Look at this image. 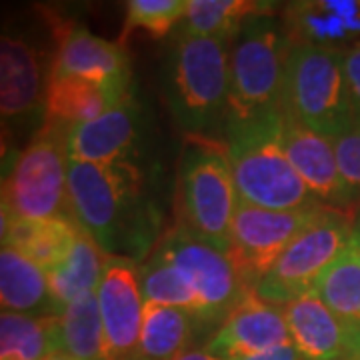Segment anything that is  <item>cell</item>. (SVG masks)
Wrapping results in <instances>:
<instances>
[{
    "label": "cell",
    "mask_w": 360,
    "mask_h": 360,
    "mask_svg": "<svg viewBox=\"0 0 360 360\" xmlns=\"http://www.w3.org/2000/svg\"><path fill=\"white\" fill-rule=\"evenodd\" d=\"M68 206L78 229L108 257L142 262L162 238V210L136 162L70 160Z\"/></svg>",
    "instance_id": "obj_1"
},
{
    "label": "cell",
    "mask_w": 360,
    "mask_h": 360,
    "mask_svg": "<svg viewBox=\"0 0 360 360\" xmlns=\"http://www.w3.org/2000/svg\"><path fill=\"white\" fill-rule=\"evenodd\" d=\"M232 40L176 34L162 68V92L180 129L217 136L229 112V58Z\"/></svg>",
    "instance_id": "obj_2"
},
{
    "label": "cell",
    "mask_w": 360,
    "mask_h": 360,
    "mask_svg": "<svg viewBox=\"0 0 360 360\" xmlns=\"http://www.w3.org/2000/svg\"><path fill=\"white\" fill-rule=\"evenodd\" d=\"M224 141L240 202L269 210L321 205L286 156L283 110L245 122H226Z\"/></svg>",
    "instance_id": "obj_3"
},
{
    "label": "cell",
    "mask_w": 360,
    "mask_h": 360,
    "mask_svg": "<svg viewBox=\"0 0 360 360\" xmlns=\"http://www.w3.org/2000/svg\"><path fill=\"white\" fill-rule=\"evenodd\" d=\"M240 198L224 139L191 134L179 160V226L194 238L229 252Z\"/></svg>",
    "instance_id": "obj_4"
},
{
    "label": "cell",
    "mask_w": 360,
    "mask_h": 360,
    "mask_svg": "<svg viewBox=\"0 0 360 360\" xmlns=\"http://www.w3.org/2000/svg\"><path fill=\"white\" fill-rule=\"evenodd\" d=\"M292 46L281 18L258 14L246 20L231 42L226 122H245L283 110Z\"/></svg>",
    "instance_id": "obj_5"
},
{
    "label": "cell",
    "mask_w": 360,
    "mask_h": 360,
    "mask_svg": "<svg viewBox=\"0 0 360 360\" xmlns=\"http://www.w3.org/2000/svg\"><path fill=\"white\" fill-rule=\"evenodd\" d=\"M68 132L44 122L0 176V196L16 220L72 219L68 206Z\"/></svg>",
    "instance_id": "obj_6"
},
{
    "label": "cell",
    "mask_w": 360,
    "mask_h": 360,
    "mask_svg": "<svg viewBox=\"0 0 360 360\" xmlns=\"http://www.w3.org/2000/svg\"><path fill=\"white\" fill-rule=\"evenodd\" d=\"M283 110L310 130L336 139L354 124L345 52L295 44L284 82Z\"/></svg>",
    "instance_id": "obj_7"
},
{
    "label": "cell",
    "mask_w": 360,
    "mask_h": 360,
    "mask_svg": "<svg viewBox=\"0 0 360 360\" xmlns=\"http://www.w3.org/2000/svg\"><path fill=\"white\" fill-rule=\"evenodd\" d=\"M352 240V217L328 208L322 219L296 236L274 266L260 278L255 295L269 304H290L319 283L324 270Z\"/></svg>",
    "instance_id": "obj_8"
},
{
    "label": "cell",
    "mask_w": 360,
    "mask_h": 360,
    "mask_svg": "<svg viewBox=\"0 0 360 360\" xmlns=\"http://www.w3.org/2000/svg\"><path fill=\"white\" fill-rule=\"evenodd\" d=\"M156 248L188 278L198 298V316L206 326L219 330L232 310L255 295L229 252L194 238L179 224L162 234Z\"/></svg>",
    "instance_id": "obj_9"
},
{
    "label": "cell",
    "mask_w": 360,
    "mask_h": 360,
    "mask_svg": "<svg viewBox=\"0 0 360 360\" xmlns=\"http://www.w3.org/2000/svg\"><path fill=\"white\" fill-rule=\"evenodd\" d=\"M328 208L322 205L296 210H269L240 202L232 220L229 255L243 278L257 288L284 250L312 226Z\"/></svg>",
    "instance_id": "obj_10"
},
{
    "label": "cell",
    "mask_w": 360,
    "mask_h": 360,
    "mask_svg": "<svg viewBox=\"0 0 360 360\" xmlns=\"http://www.w3.org/2000/svg\"><path fill=\"white\" fill-rule=\"evenodd\" d=\"M284 150L300 180L326 208L354 217L356 200L340 174L335 141L300 124L283 110Z\"/></svg>",
    "instance_id": "obj_11"
},
{
    "label": "cell",
    "mask_w": 360,
    "mask_h": 360,
    "mask_svg": "<svg viewBox=\"0 0 360 360\" xmlns=\"http://www.w3.org/2000/svg\"><path fill=\"white\" fill-rule=\"evenodd\" d=\"M52 63L34 42L0 32V120H20L44 112Z\"/></svg>",
    "instance_id": "obj_12"
},
{
    "label": "cell",
    "mask_w": 360,
    "mask_h": 360,
    "mask_svg": "<svg viewBox=\"0 0 360 360\" xmlns=\"http://www.w3.org/2000/svg\"><path fill=\"white\" fill-rule=\"evenodd\" d=\"M56 52L51 77H80L110 86L130 89V58L120 42H110L80 25L52 20Z\"/></svg>",
    "instance_id": "obj_13"
},
{
    "label": "cell",
    "mask_w": 360,
    "mask_h": 360,
    "mask_svg": "<svg viewBox=\"0 0 360 360\" xmlns=\"http://www.w3.org/2000/svg\"><path fill=\"white\" fill-rule=\"evenodd\" d=\"M106 348L110 360H127L141 336L142 300L139 262L129 258H108V266L96 288Z\"/></svg>",
    "instance_id": "obj_14"
},
{
    "label": "cell",
    "mask_w": 360,
    "mask_h": 360,
    "mask_svg": "<svg viewBox=\"0 0 360 360\" xmlns=\"http://www.w3.org/2000/svg\"><path fill=\"white\" fill-rule=\"evenodd\" d=\"M142 136V106L134 92L103 116L68 132L70 160L92 165L134 162Z\"/></svg>",
    "instance_id": "obj_15"
},
{
    "label": "cell",
    "mask_w": 360,
    "mask_h": 360,
    "mask_svg": "<svg viewBox=\"0 0 360 360\" xmlns=\"http://www.w3.org/2000/svg\"><path fill=\"white\" fill-rule=\"evenodd\" d=\"M283 345H290L284 310L252 295L232 310L219 330H214L205 350L214 359L232 360Z\"/></svg>",
    "instance_id": "obj_16"
},
{
    "label": "cell",
    "mask_w": 360,
    "mask_h": 360,
    "mask_svg": "<svg viewBox=\"0 0 360 360\" xmlns=\"http://www.w3.org/2000/svg\"><path fill=\"white\" fill-rule=\"evenodd\" d=\"M295 44H314L338 52L360 46V0H302L284 11Z\"/></svg>",
    "instance_id": "obj_17"
},
{
    "label": "cell",
    "mask_w": 360,
    "mask_h": 360,
    "mask_svg": "<svg viewBox=\"0 0 360 360\" xmlns=\"http://www.w3.org/2000/svg\"><path fill=\"white\" fill-rule=\"evenodd\" d=\"M292 347L302 360H347L350 324L336 316L312 290L284 307Z\"/></svg>",
    "instance_id": "obj_18"
},
{
    "label": "cell",
    "mask_w": 360,
    "mask_h": 360,
    "mask_svg": "<svg viewBox=\"0 0 360 360\" xmlns=\"http://www.w3.org/2000/svg\"><path fill=\"white\" fill-rule=\"evenodd\" d=\"M130 92L132 89L110 86L89 78L51 77L44 98V116L49 122L72 129L103 116L106 110L122 103Z\"/></svg>",
    "instance_id": "obj_19"
},
{
    "label": "cell",
    "mask_w": 360,
    "mask_h": 360,
    "mask_svg": "<svg viewBox=\"0 0 360 360\" xmlns=\"http://www.w3.org/2000/svg\"><path fill=\"white\" fill-rule=\"evenodd\" d=\"M205 328L193 310L144 304L141 336L127 360H179Z\"/></svg>",
    "instance_id": "obj_20"
},
{
    "label": "cell",
    "mask_w": 360,
    "mask_h": 360,
    "mask_svg": "<svg viewBox=\"0 0 360 360\" xmlns=\"http://www.w3.org/2000/svg\"><path fill=\"white\" fill-rule=\"evenodd\" d=\"M0 312L54 314L49 274L13 246L0 248Z\"/></svg>",
    "instance_id": "obj_21"
},
{
    "label": "cell",
    "mask_w": 360,
    "mask_h": 360,
    "mask_svg": "<svg viewBox=\"0 0 360 360\" xmlns=\"http://www.w3.org/2000/svg\"><path fill=\"white\" fill-rule=\"evenodd\" d=\"M108 255L80 231L65 260L49 272V290L54 312L68 307L78 298L94 295L108 266Z\"/></svg>",
    "instance_id": "obj_22"
},
{
    "label": "cell",
    "mask_w": 360,
    "mask_h": 360,
    "mask_svg": "<svg viewBox=\"0 0 360 360\" xmlns=\"http://www.w3.org/2000/svg\"><path fill=\"white\" fill-rule=\"evenodd\" d=\"M274 2L262 0H188L176 34L194 39L232 40L248 18L272 14Z\"/></svg>",
    "instance_id": "obj_23"
},
{
    "label": "cell",
    "mask_w": 360,
    "mask_h": 360,
    "mask_svg": "<svg viewBox=\"0 0 360 360\" xmlns=\"http://www.w3.org/2000/svg\"><path fill=\"white\" fill-rule=\"evenodd\" d=\"M58 350L75 360H110L96 292L78 298L56 312Z\"/></svg>",
    "instance_id": "obj_24"
},
{
    "label": "cell",
    "mask_w": 360,
    "mask_h": 360,
    "mask_svg": "<svg viewBox=\"0 0 360 360\" xmlns=\"http://www.w3.org/2000/svg\"><path fill=\"white\" fill-rule=\"evenodd\" d=\"M78 234L80 229L72 219L14 220L8 246L20 250L49 274L65 260Z\"/></svg>",
    "instance_id": "obj_25"
},
{
    "label": "cell",
    "mask_w": 360,
    "mask_h": 360,
    "mask_svg": "<svg viewBox=\"0 0 360 360\" xmlns=\"http://www.w3.org/2000/svg\"><path fill=\"white\" fill-rule=\"evenodd\" d=\"M56 324V312H0V360H44L58 352Z\"/></svg>",
    "instance_id": "obj_26"
},
{
    "label": "cell",
    "mask_w": 360,
    "mask_h": 360,
    "mask_svg": "<svg viewBox=\"0 0 360 360\" xmlns=\"http://www.w3.org/2000/svg\"><path fill=\"white\" fill-rule=\"evenodd\" d=\"M139 284L144 304L174 307L198 314V298L188 278L156 246L139 266Z\"/></svg>",
    "instance_id": "obj_27"
},
{
    "label": "cell",
    "mask_w": 360,
    "mask_h": 360,
    "mask_svg": "<svg viewBox=\"0 0 360 360\" xmlns=\"http://www.w3.org/2000/svg\"><path fill=\"white\" fill-rule=\"evenodd\" d=\"M312 292L347 322H360V258L352 245L324 270Z\"/></svg>",
    "instance_id": "obj_28"
},
{
    "label": "cell",
    "mask_w": 360,
    "mask_h": 360,
    "mask_svg": "<svg viewBox=\"0 0 360 360\" xmlns=\"http://www.w3.org/2000/svg\"><path fill=\"white\" fill-rule=\"evenodd\" d=\"M186 6L188 0H130L124 11L120 44L136 30L153 39H165L174 28L179 30Z\"/></svg>",
    "instance_id": "obj_29"
},
{
    "label": "cell",
    "mask_w": 360,
    "mask_h": 360,
    "mask_svg": "<svg viewBox=\"0 0 360 360\" xmlns=\"http://www.w3.org/2000/svg\"><path fill=\"white\" fill-rule=\"evenodd\" d=\"M340 174L347 182L348 191L360 206V122L352 124L345 134L333 139Z\"/></svg>",
    "instance_id": "obj_30"
},
{
    "label": "cell",
    "mask_w": 360,
    "mask_h": 360,
    "mask_svg": "<svg viewBox=\"0 0 360 360\" xmlns=\"http://www.w3.org/2000/svg\"><path fill=\"white\" fill-rule=\"evenodd\" d=\"M345 72H347L352 118L356 124V122H360V46L345 54Z\"/></svg>",
    "instance_id": "obj_31"
},
{
    "label": "cell",
    "mask_w": 360,
    "mask_h": 360,
    "mask_svg": "<svg viewBox=\"0 0 360 360\" xmlns=\"http://www.w3.org/2000/svg\"><path fill=\"white\" fill-rule=\"evenodd\" d=\"M13 141L14 136L11 127H8L4 120H0V176H2V172L8 168V165L13 162Z\"/></svg>",
    "instance_id": "obj_32"
},
{
    "label": "cell",
    "mask_w": 360,
    "mask_h": 360,
    "mask_svg": "<svg viewBox=\"0 0 360 360\" xmlns=\"http://www.w3.org/2000/svg\"><path fill=\"white\" fill-rule=\"evenodd\" d=\"M232 360H302V356L298 354V350L290 342V345H283V347L272 348V350H266V352H258V354H252V356H240V359Z\"/></svg>",
    "instance_id": "obj_33"
},
{
    "label": "cell",
    "mask_w": 360,
    "mask_h": 360,
    "mask_svg": "<svg viewBox=\"0 0 360 360\" xmlns=\"http://www.w3.org/2000/svg\"><path fill=\"white\" fill-rule=\"evenodd\" d=\"M14 220L16 219L13 217L11 208L6 206V202H4L2 196H0V248H2V246H8L11 234H13Z\"/></svg>",
    "instance_id": "obj_34"
},
{
    "label": "cell",
    "mask_w": 360,
    "mask_h": 360,
    "mask_svg": "<svg viewBox=\"0 0 360 360\" xmlns=\"http://www.w3.org/2000/svg\"><path fill=\"white\" fill-rule=\"evenodd\" d=\"M350 324V350L347 360H360V322H348Z\"/></svg>",
    "instance_id": "obj_35"
},
{
    "label": "cell",
    "mask_w": 360,
    "mask_h": 360,
    "mask_svg": "<svg viewBox=\"0 0 360 360\" xmlns=\"http://www.w3.org/2000/svg\"><path fill=\"white\" fill-rule=\"evenodd\" d=\"M179 360H219V359L210 356L205 348H193V350H188L184 356H180Z\"/></svg>",
    "instance_id": "obj_36"
},
{
    "label": "cell",
    "mask_w": 360,
    "mask_h": 360,
    "mask_svg": "<svg viewBox=\"0 0 360 360\" xmlns=\"http://www.w3.org/2000/svg\"><path fill=\"white\" fill-rule=\"evenodd\" d=\"M352 236L360 240V206L356 208L354 217H352Z\"/></svg>",
    "instance_id": "obj_37"
},
{
    "label": "cell",
    "mask_w": 360,
    "mask_h": 360,
    "mask_svg": "<svg viewBox=\"0 0 360 360\" xmlns=\"http://www.w3.org/2000/svg\"><path fill=\"white\" fill-rule=\"evenodd\" d=\"M44 360H75L72 359V356H68V354H65V352H60V350H58V352H52L51 356H46V359Z\"/></svg>",
    "instance_id": "obj_38"
},
{
    "label": "cell",
    "mask_w": 360,
    "mask_h": 360,
    "mask_svg": "<svg viewBox=\"0 0 360 360\" xmlns=\"http://www.w3.org/2000/svg\"><path fill=\"white\" fill-rule=\"evenodd\" d=\"M350 245H352V248H354V252H356V255H359V258H360V240H359V238H354V236H352Z\"/></svg>",
    "instance_id": "obj_39"
}]
</instances>
